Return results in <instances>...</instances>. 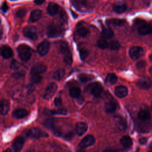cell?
<instances>
[{
    "label": "cell",
    "mask_w": 152,
    "mask_h": 152,
    "mask_svg": "<svg viewBox=\"0 0 152 152\" xmlns=\"http://www.w3.org/2000/svg\"><path fill=\"white\" fill-rule=\"evenodd\" d=\"M17 52L19 57L22 61L28 60L31 55V48L25 44H21L17 48Z\"/></svg>",
    "instance_id": "obj_1"
},
{
    "label": "cell",
    "mask_w": 152,
    "mask_h": 152,
    "mask_svg": "<svg viewBox=\"0 0 152 152\" xmlns=\"http://www.w3.org/2000/svg\"><path fill=\"white\" fill-rule=\"evenodd\" d=\"M62 33V29L54 24L49 25L48 27L47 35L49 37H56L61 36Z\"/></svg>",
    "instance_id": "obj_2"
},
{
    "label": "cell",
    "mask_w": 152,
    "mask_h": 152,
    "mask_svg": "<svg viewBox=\"0 0 152 152\" xmlns=\"http://www.w3.org/2000/svg\"><path fill=\"white\" fill-rule=\"evenodd\" d=\"M87 88L90 93L96 97H99L103 91V87L99 83H93L88 86Z\"/></svg>",
    "instance_id": "obj_3"
},
{
    "label": "cell",
    "mask_w": 152,
    "mask_h": 152,
    "mask_svg": "<svg viewBox=\"0 0 152 152\" xmlns=\"http://www.w3.org/2000/svg\"><path fill=\"white\" fill-rule=\"evenodd\" d=\"M23 34L25 37L31 40H36L37 38V30L34 26L26 27L23 30Z\"/></svg>",
    "instance_id": "obj_4"
},
{
    "label": "cell",
    "mask_w": 152,
    "mask_h": 152,
    "mask_svg": "<svg viewBox=\"0 0 152 152\" xmlns=\"http://www.w3.org/2000/svg\"><path fill=\"white\" fill-rule=\"evenodd\" d=\"M114 125L116 129L119 131H124L126 127V121L121 116H115L113 118Z\"/></svg>",
    "instance_id": "obj_5"
},
{
    "label": "cell",
    "mask_w": 152,
    "mask_h": 152,
    "mask_svg": "<svg viewBox=\"0 0 152 152\" xmlns=\"http://www.w3.org/2000/svg\"><path fill=\"white\" fill-rule=\"evenodd\" d=\"M26 135L28 137L33 138H39L40 137H48V135L45 132H42V131L37 128H33L30 129H29L27 134Z\"/></svg>",
    "instance_id": "obj_6"
},
{
    "label": "cell",
    "mask_w": 152,
    "mask_h": 152,
    "mask_svg": "<svg viewBox=\"0 0 152 152\" xmlns=\"http://www.w3.org/2000/svg\"><path fill=\"white\" fill-rule=\"evenodd\" d=\"M143 49L140 46H132L129 50V55L132 59H137L143 55Z\"/></svg>",
    "instance_id": "obj_7"
},
{
    "label": "cell",
    "mask_w": 152,
    "mask_h": 152,
    "mask_svg": "<svg viewBox=\"0 0 152 152\" xmlns=\"http://www.w3.org/2000/svg\"><path fill=\"white\" fill-rule=\"evenodd\" d=\"M57 85L55 83H50L45 90V93L43 96V99L46 100L50 99L55 93L57 90Z\"/></svg>",
    "instance_id": "obj_8"
},
{
    "label": "cell",
    "mask_w": 152,
    "mask_h": 152,
    "mask_svg": "<svg viewBox=\"0 0 152 152\" xmlns=\"http://www.w3.org/2000/svg\"><path fill=\"white\" fill-rule=\"evenodd\" d=\"M50 48V43L48 40H44L41 42L37 47V51L39 55L44 56L48 53Z\"/></svg>",
    "instance_id": "obj_9"
},
{
    "label": "cell",
    "mask_w": 152,
    "mask_h": 152,
    "mask_svg": "<svg viewBox=\"0 0 152 152\" xmlns=\"http://www.w3.org/2000/svg\"><path fill=\"white\" fill-rule=\"evenodd\" d=\"M94 142V137L92 135H87L80 141L78 146L81 148H85L93 145Z\"/></svg>",
    "instance_id": "obj_10"
},
{
    "label": "cell",
    "mask_w": 152,
    "mask_h": 152,
    "mask_svg": "<svg viewBox=\"0 0 152 152\" xmlns=\"http://www.w3.org/2000/svg\"><path fill=\"white\" fill-rule=\"evenodd\" d=\"M118 104L114 100H109L107 101L104 106V110L107 113H112L117 109Z\"/></svg>",
    "instance_id": "obj_11"
},
{
    "label": "cell",
    "mask_w": 152,
    "mask_h": 152,
    "mask_svg": "<svg viewBox=\"0 0 152 152\" xmlns=\"http://www.w3.org/2000/svg\"><path fill=\"white\" fill-rule=\"evenodd\" d=\"M72 5L80 11H84L87 8V0H71Z\"/></svg>",
    "instance_id": "obj_12"
},
{
    "label": "cell",
    "mask_w": 152,
    "mask_h": 152,
    "mask_svg": "<svg viewBox=\"0 0 152 152\" xmlns=\"http://www.w3.org/2000/svg\"><path fill=\"white\" fill-rule=\"evenodd\" d=\"M138 32L141 35H146L151 34L152 32V25L147 24L146 22L142 24L138 27Z\"/></svg>",
    "instance_id": "obj_13"
},
{
    "label": "cell",
    "mask_w": 152,
    "mask_h": 152,
    "mask_svg": "<svg viewBox=\"0 0 152 152\" xmlns=\"http://www.w3.org/2000/svg\"><path fill=\"white\" fill-rule=\"evenodd\" d=\"M151 81L148 78H142L139 79L137 82L136 84L138 87L142 89H148L151 86Z\"/></svg>",
    "instance_id": "obj_14"
},
{
    "label": "cell",
    "mask_w": 152,
    "mask_h": 152,
    "mask_svg": "<svg viewBox=\"0 0 152 152\" xmlns=\"http://www.w3.org/2000/svg\"><path fill=\"white\" fill-rule=\"evenodd\" d=\"M76 32L78 36L84 37L87 36L89 31L88 29L85 26H84L83 24L79 23L76 26Z\"/></svg>",
    "instance_id": "obj_15"
},
{
    "label": "cell",
    "mask_w": 152,
    "mask_h": 152,
    "mask_svg": "<svg viewBox=\"0 0 152 152\" xmlns=\"http://www.w3.org/2000/svg\"><path fill=\"white\" fill-rule=\"evenodd\" d=\"M24 144V139L23 137H18L15 139L13 144L12 148L15 152H20Z\"/></svg>",
    "instance_id": "obj_16"
},
{
    "label": "cell",
    "mask_w": 152,
    "mask_h": 152,
    "mask_svg": "<svg viewBox=\"0 0 152 152\" xmlns=\"http://www.w3.org/2000/svg\"><path fill=\"white\" fill-rule=\"evenodd\" d=\"M113 11L117 14H122L126 10V5L122 2L118 1L113 4Z\"/></svg>",
    "instance_id": "obj_17"
},
{
    "label": "cell",
    "mask_w": 152,
    "mask_h": 152,
    "mask_svg": "<svg viewBox=\"0 0 152 152\" xmlns=\"http://www.w3.org/2000/svg\"><path fill=\"white\" fill-rule=\"evenodd\" d=\"M46 66L43 64H36L31 69L30 73L32 75H39L41 73L44 72L46 70Z\"/></svg>",
    "instance_id": "obj_18"
},
{
    "label": "cell",
    "mask_w": 152,
    "mask_h": 152,
    "mask_svg": "<svg viewBox=\"0 0 152 152\" xmlns=\"http://www.w3.org/2000/svg\"><path fill=\"white\" fill-rule=\"evenodd\" d=\"M1 55L4 59H8L12 56L13 52L10 46L7 45H4L1 47Z\"/></svg>",
    "instance_id": "obj_19"
},
{
    "label": "cell",
    "mask_w": 152,
    "mask_h": 152,
    "mask_svg": "<svg viewBox=\"0 0 152 152\" xmlns=\"http://www.w3.org/2000/svg\"><path fill=\"white\" fill-rule=\"evenodd\" d=\"M87 125L83 122H78L75 125V131L78 135H83L87 130Z\"/></svg>",
    "instance_id": "obj_20"
},
{
    "label": "cell",
    "mask_w": 152,
    "mask_h": 152,
    "mask_svg": "<svg viewBox=\"0 0 152 152\" xmlns=\"http://www.w3.org/2000/svg\"><path fill=\"white\" fill-rule=\"evenodd\" d=\"M115 93L117 97L119 98H123L128 94V89L124 86H119L116 87Z\"/></svg>",
    "instance_id": "obj_21"
},
{
    "label": "cell",
    "mask_w": 152,
    "mask_h": 152,
    "mask_svg": "<svg viewBox=\"0 0 152 152\" xmlns=\"http://www.w3.org/2000/svg\"><path fill=\"white\" fill-rule=\"evenodd\" d=\"M59 50H60V52L64 55V56L71 54L70 50H69V46H68L67 42H66L65 41H62L60 42Z\"/></svg>",
    "instance_id": "obj_22"
},
{
    "label": "cell",
    "mask_w": 152,
    "mask_h": 152,
    "mask_svg": "<svg viewBox=\"0 0 152 152\" xmlns=\"http://www.w3.org/2000/svg\"><path fill=\"white\" fill-rule=\"evenodd\" d=\"M125 23V20L119 18H110L106 21V23L109 26H123Z\"/></svg>",
    "instance_id": "obj_23"
},
{
    "label": "cell",
    "mask_w": 152,
    "mask_h": 152,
    "mask_svg": "<svg viewBox=\"0 0 152 152\" xmlns=\"http://www.w3.org/2000/svg\"><path fill=\"white\" fill-rule=\"evenodd\" d=\"M58 10H59V7L54 2H50L48 4L47 11L49 15L52 16L55 15V14H57Z\"/></svg>",
    "instance_id": "obj_24"
},
{
    "label": "cell",
    "mask_w": 152,
    "mask_h": 152,
    "mask_svg": "<svg viewBox=\"0 0 152 152\" xmlns=\"http://www.w3.org/2000/svg\"><path fill=\"white\" fill-rule=\"evenodd\" d=\"M10 109L9 102L6 100H2L0 105V112L1 114L2 115H6Z\"/></svg>",
    "instance_id": "obj_25"
},
{
    "label": "cell",
    "mask_w": 152,
    "mask_h": 152,
    "mask_svg": "<svg viewBox=\"0 0 152 152\" xmlns=\"http://www.w3.org/2000/svg\"><path fill=\"white\" fill-rule=\"evenodd\" d=\"M42 15V12L40 10H38V9L34 10L30 14V21L31 22H35L39 20L41 18Z\"/></svg>",
    "instance_id": "obj_26"
},
{
    "label": "cell",
    "mask_w": 152,
    "mask_h": 152,
    "mask_svg": "<svg viewBox=\"0 0 152 152\" xmlns=\"http://www.w3.org/2000/svg\"><path fill=\"white\" fill-rule=\"evenodd\" d=\"M28 111L25 109H17L14 110L12 115L16 118H23L27 116Z\"/></svg>",
    "instance_id": "obj_27"
},
{
    "label": "cell",
    "mask_w": 152,
    "mask_h": 152,
    "mask_svg": "<svg viewBox=\"0 0 152 152\" xmlns=\"http://www.w3.org/2000/svg\"><path fill=\"white\" fill-rule=\"evenodd\" d=\"M120 142L125 148H130L132 145V139L127 135L123 136L120 140Z\"/></svg>",
    "instance_id": "obj_28"
},
{
    "label": "cell",
    "mask_w": 152,
    "mask_h": 152,
    "mask_svg": "<svg viewBox=\"0 0 152 152\" xmlns=\"http://www.w3.org/2000/svg\"><path fill=\"white\" fill-rule=\"evenodd\" d=\"M69 94L72 98H78L80 96L81 90L79 87L76 86H71L69 90Z\"/></svg>",
    "instance_id": "obj_29"
},
{
    "label": "cell",
    "mask_w": 152,
    "mask_h": 152,
    "mask_svg": "<svg viewBox=\"0 0 152 152\" xmlns=\"http://www.w3.org/2000/svg\"><path fill=\"white\" fill-rule=\"evenodd\" d=\"M138 117L141 121H146L150 118V113L147 110H141L138 113Z\"/></svg>",
    "instance_id": "obj_30"
},
{
    "label": "cell",
    "mask_w": 152,
    "mask_h": 152,
    "mask_svg": "<svg viewBox=\"0 0 152 152\" xmlns=\"http://www.w3.org/2000/svg\"><path fill=\"white\" fill-rule=\"evenodd\" d=\"M118 78L114 73H109L106 77V83L109 85H113L117 81Z\"/></svg>",
    "instance_id": "obj_31"
},
{
    "label": "cell",
    "mask_w": 152,
    "mask_h": 152,
    "mask_svg": "<svg viewBox=\"0 0 152 152\" xmlns=\"http://www.w3.org/2000/svg\"><path fill=\"white\" fill-rule=\"evenodd\" d=\"M65 74V71L64 69H59L53 73V77L55 80L58 81H60L64 78Z\"/></svg>",
    "instance_id": "obj_32"
},
{
    "label": "cell",
    "mask_w": 152,
    "mask_h": 152,
    "mask_svg": "<svg viewBox=\"0 0 152 152\" xmlns=\"http://www.w3.org/2000/svg\"><path fill=\"white\" fill-rule=\"evenodd\" d=\"M102 34L104 38L109 39L113 36V31L110 28H103L102 29Z\"/></svg>",
    "instance_id": "obj_33"
},
{
    "label": "cell",
    "mask_w": 152,
    "mask_h": 152,
    "mask_svg": "<svg viewBox=\"0 0 152 152\" xmlns=\"http://www.w3.org/2000/svg\"><path fill=\"white\" fill-rule=\"evenodd\" d=\"M93 76L92 75L87 74H80L78 75V79L82 83H86L93 78Z\"/></svg>",
    "instance_id": "obj_34"
},
{
    "label": "cell",
    "mask_w": 152,
    "mask_h": 152,
    "mask_svg": "<svg viewBox=\"0 0 152 152\" xmlns=\"http://www.w3.org/2000/svg\"><path fill=\"white\" fill-rule=\"evenodd\" d=\"M55 122H56V120L53 119V118H49L46 119L45 122H44V125L46 127L50 128V129H55Z\"/></svg>",
    "instance_id": "obj_35"
},
{
    "label": "cell",
    "mask_w": 152,
    "mask_h": 152,
    "mask_svg": "<svg viewBox=\"0 0 152 152\" xmlns=\"http://www.w3.org/2000/svg\"><path fill=\"white\" fill-rule=\"evenodd\" d=\"M97 46L102 49H105L109 48V43L105 39H100L97 41Z\"/></svg>",
    "instance_id": "obj_36"
},
{
    "label": "cell",
    "mask_w": 152,
    "mask_h": 152,
    "mask_svg": "<svg viewBox=\"0 0 152 152\" xmlns=\"http://www.w3.org/2000/svg\"><path fill=\"white\" fill-rule=\"evenodd\" d=\"M46 113L48 114H52V115H66L67 113V111L65 109H58V110H47Z\"/></svg>",
    "instance_id": "obj_37"
},
{
    "label": "cell",
    "mask_w": 152,
    "mask_h": 152,
    "mask_svg": "<svg viewBox=\"0 0 152 152\" xmlns=\"http://www.w3.org/2000/svg\"><path fill=\"white\" fill-rule=\"evenodd\" d=\"M109 48L112 50H118L120 48V43L117 40H112L109 43Z\"/></svg>",
    "instance_id": "obj_38"
},
{
    "label": "cell",
    "mask_w": 152,
    "mask_h": 152,
    "mask_svg": "<svg viewBox=\"0 0 152 152\" xmlns=\"http://www.w3.org/2000/svg\"><path fill=\"white\" fill-rule=\"evenodd\" d=\"M89 52L88 50L86 49L82 48L80 50V56L82 60H84L87 58V57L88 56Z\"/></svg>",
    "instance_id": "obj_39"
},
{
    "label": "cell",
    "mask_w": 152,
    "mask_h": 152,
    "mask_svg": "<svg viewBox=\"0 0 152 152\" xmlns=\"http://www.w3.org/2000/svg\"><path fill=\"white\" fill-rule=\"evenodd\" d=\"M42 80V77L39 75H33L31 78V81L34 84H38Z\"/></svg>",
    "instance_id": "obj_40"
},
{
    "label": "cell",
    "mask_w": 152,
    "mask_h": 152,
    "mask_svg": "<svg viewBox=\"0 0 152 152\" xmlns=\"http://www.w3.org/2000/svg\"><path fill=\"white\" fill-rule=\"evenodd\" d=\"M64 62L68 65H71L72 62V54L65 56L64 58Z\"/></svg>",
    "instance_id": "obj_41"
},
{
    "label": "cell",
    "mask_w": 152,
    "mask_h": 152,
    "mask_svg": "<svg viewBox=\"0 0 152 152\" xmlns=\"http://www.w3.org/2000/svg\"><path fill=\"white\" fill-rule=\"evenodd\" d=\"M26 13V10L25 9H19L15 13V15L18 18L23 17Z\"/></svg>",
    "instance_id": "obj_42"
},
{
    "label": "cell",
    "mask_w": 152,
    "mask_h": 152,
    "mask_svg": "<svg viewBox=\"0 0 152 152\" xmlns=\"http://www.w3.org/2000/svg\"><path fill=\"white\" fill-rule=\"evenodd\" d=\"M63 137L66 140H70L73 138L74 133L72 131H68L63 135Z\"/></svg>",
    "instance_id": "obj_43"
},
{
    "label": "cell",
    "mask_w": 152,
    "mask_h": 152,
    "mask_svg": "<svg viewBox=\"0 0 152 152\" xmlns=\"http://www.w3.org/2000/svg\"><path fill=\"white\" fill-rule=\"evenodd\" d=\"M20 66V64L16 60H13L11 64V68L12 69H17Z\"/></svg>",
    "instance_id": "obj_44"
},
{
    "label": "cell",
    "mask_w": 152,
    "mask_h": 152,
    "mask_svg": "<svg viewBox=\"0 0 152 152\" xmlns=\"http://www.w3.org/2000/svg\"><path fill=\"white\" fill-rule=\"evenodd\" d=\"M145 66V62L144 61H140L138 62L136 64V66L138 69H142Z\"/></svg>",
    "instance_id": "obj_45"
},
{
    "label": "cell",
    "mask_w": 152,
    "mask_h": 152,
    "mask_svg": "<svg viewBox=\"0 0 152 152\" xmlns=\"http://www.w3.org/2000/svg\"><path fill=\"white\" fill-rule=\"evenodd\" d=\"M54 104L57 107L61 106L62 104V99L60 97H56L54 100Z\"/></svg>",
    "instance_id": "obj_46"
},
{
    "label": "cell",
    "mask_w": 152,
    "mask_h": 152,
    "mask_svg": "<svg viewBox=\"0 0 152 152\" xmlns=\"http://www.w3.org/2000/svg\"><path fill=\"white\" fill-rule=\"evenodd\" d=\"M1 10L3 12H6L8 10V7L7 4L5 2L2 4V5L1 6Z\"/></svg>",
    "instance_id": "obj_47"
},
{
    "label": "cell",
    "mask_w": 152,
    "mask_h": 152,
    "mask_svg": "<svg viewBox=\"0 0 152 152\" xmlns=\"http://www.w3.org/2000/svg\"><path fill=\"white\" fill-rule=\"evenodd\" d=\"M24 75V72H17V73H15L14 74V76L17 77V78H20L21 77H23V75Z\"/></svg>",
    "instance_id": "obj_48"
},
{
    "label": "cell",
    "mask_w": 152,
    "mask_h": 152,
    "mask_svg": "<svg viewBox=\"0 0 152 152\" xmlns=\"http://www.w3.org/2000/svg\"><path fill=\"white\" fill-rule=\"evenodd\" d=\"M147 139L145 138H141L139 140V142L142 144V145H144L145 144L146 142H147Z\"/></svg>",
    "instance_id": "obj_49"
},
{
    "label": "cell",
    "mask_w": 152,
    "mask_h": 152,
    "mask_svg": "<svg viewBox=\"0 0 152 152\" xmlns=\"http://www.w3.org/2000/svg\"><path fill=\"white\" fill-rule=\"evenodd\" d=\"M45 1V0H34V3L37 5H40L43 4Z\"/></svg>",
    "instance_id": "obj_50"
},
{
    "label": "cell",
    "mask_w": 152,
    "mask_h": 152,
    "mask_svg": "<svg viewBox=\"0 0 152 152\" xmlns=\"http://www.w3.org/2000/svg\"><path fill=\"white\" fill-rule=\"evenodd\" d=\"M4 152H12V151L10 148H7L5 151H4Z\"/></svg>",
    "instance_id": "obj_51"
},
{
    "label": "cell",
    "mask_w": 152,
    "mask_h": 152,
    "mask_svg": "<svg viewBox=\"0 0 152 152\" xmlns=\"http://www.w3.org/2000/svg\"><path fill=\"white\" fill-rule=\"evenodd\" d=\"M103 152H113L112 150H109V149H107V150H104Z\"/></svg>",
    "instance_id": "obj_52"
},
{
    "label": "cell",
    "mask_w": 152,
    "mask_h": 152,
    "mask_svg": "<svg viewBox=\"0 0 152 152\" xmlns=\"http://www.w3.org/2000/svg\"><path fill=\"white\" fill-rule=\"evenodd\" d=\"M149 58H150V59H151V61H152V54H151V55L149 56Z\"/></svg>",
    "instance_id": "obj_53"
},
{
    "label": "cell",
    "mask_w": 152,
    "mask_h": 152,
    "mask_svg": "<svg viewBox=\"0 0 152 152\" xmlns=\"http://www.w3.org/2000/svg\"><path fill=\"white\" fill-rule=\"evenodd\" d=\"M150 147L152 148V142H151V144H150Z\"/></svg>",
    "instance_id": "obj_54"
},
{
    "label": "cell",
    "mask_w": 152,
    "mask_h": 152,
    "mask_svg": "<svg viewBox=\"0 0 152 152\" xmlns=\"http://www.w3.org/2000/svg\"><path fill=\"white\" fill-rule=\"evenodd\" d=\"M77 152H84V151H83V150H79V151H78Z\"/></svg>",
    "instance_id": "obj_55"
},
{
    "label": "cell",
    "mask_w": 152,
    "mask_h": 152,
    "mask_svg": "<svg viewBox=\"0 0 152 152\" xmlns=\"http://www.w3.org/2000/svg\"><path fill=\"white\" fill-rule=\"evenodd\" d=\"M148 152H152V150H150V151H149Z\"/></svg>",
    "instance_id": "obj_56"
},
{
    "label": "cell",
    "mask_w": 152,
    "mask_h": 152,
    "mask_svg": "<svg viewBox=\"0 0 152 152\" xmlns=\"http://www.w3.org/2000/svg\"><path fill=\"white\" fill-rule=\"evenodd\" d=\"M151 35H152V32H151Z\"/></svg>",
    "instance_id": "obj_57"
},
{
    "label": "cell",
    "mask_w": 152,
    "mask_h": 152,
    "mask_svg": "<svg viewBox=\"0 0 152 152\" xmlns=\"http://www.w3.org/2000/svg\"><path fill=\"white\" fill-rule=\"evenodd\" d=\"M151 109H152V106H151Z\"/></svg>",
    "instance_id": "obj_58"
}]
</instances>
